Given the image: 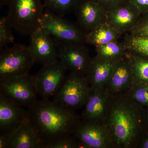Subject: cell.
I'll return each instance as SVG.
<instances>
[{
	"label": "cell",
	"mask_w": 148,
	"mask_h": 148,
	"mask_svg": "<svg viewBox=\"0 0 148 148\" xmlns=\"http://www.w3.org/2000/svg\"><path fill=\"white\" fill-rule=\"evenodd\" d=\"M28 119L44 148L49 143L73 134L81 120L75 111L49 99L37 101L28 108Z\"/></svg>",
	"instance_id": "obj_1"
},
{
	"label": "cell",
	"mask_w": 148,
	"mask_h": 148,
	"mask_svg": "<svg viewBox=\"0 0 148 148\" xmlns=\"http://www.w3.org/2000/svg\"><path fill=\"white\" fill-rule=\"evenodd\" d=\"M141 106L127 94L111 96L104 123L110 135L114 148L138 146L143 121Z\"/></svg>",
	"instance_id": "obj_2"
},
{
	"label": "cell",
	"mask_w": 148,
	"mask_h": 148,
	"mask_svg": "<svg viewBox=\"0 0 148 148\" xmlns=\"http://www.w3.org/2000/svg\"><path fill=\"white\" fill-rule=\"evenodd\" d=\"M7 16L12 29L22 35H31L40 28L45 8L40 0H9Z\"/></svg>",
	"instance_id": "obj_3"
},
{
	"label": "cell",
	"mask_w": 148,
	"mask_h": 148,
	"mask_svg": "<svg viewBox=\"0 0 148 148\" xmlns=\"http://www.w3.org/2000/svg\"><path fill=\"white\" fill-rule=\"evenodd\" d=\"M40 28L57 43L86 44L87 33L77 23L58 15L46 8L41 21Z\"/></svg>",
	"instance_id": "obj_4"
},
{
	"label": "cell",
	"mask_w": 148,
	"mask_h": 148,
	"mask_svg": "<svg viewBox=\"0 0 148 148\" xmlns=\"http://www.w3.org/2000/svg\"><path fill=\"white\" fill-rule=\"evenodd\" d=\"M92 92L86 76L70 72L53 96V101L75 111L85 106Z\"/></svg>",
	"instance_id": "obj_5"
},
{
	"label": "cell",
	"mask_w": 148,
	"mask_h": 148,
	"mask_svg": "<svg viewBox=\"0 0 148 148\" xmlns=\"http://www.w3.org/2000/svg\"><path fill=\"white\" fill-rule=\"evenodd\" d=\"M0 50V80L29 74L36 63L29 46L16 43Z\"/></svg>",
	"instance_id": "obj_6"
},
{
	"label": "cell",
	"mask_w": 148,
	"mask_h": 148,
	"mask_svg": "<svg viewBox=\"0 0 148 148\" xmlns=\"http://www.w3.org/2000/svg\"><path fill=\"white\" fill-rule=\"evenodd\" d=\"M38 94L33 76L29 74L0 80V95L21 107L33 105Z\"/></svg>",
	"instance_id": "obj_7"
},
{
	"label": "cell",
	"mask_w": 148,
	"mask_h": 148,
	"mask_svg": "<svg viewBox=\"0 0 148 148\" xmlns=\"http://www.w3.org/2000/svg\"><path fill=\"white\" fill-rule=\"evenodd\" d=\"M68 70L58 59L52 64L43 66L33 76L38 94L42 99H49L55 95L63 84Z\"/></svg>",
	"instance_id": "obj_8"
},
{
	"label": "cell",
	"mask_w": 148,
	"mask_h": 148,
	"mask_svg": "<svg viewBox=\"0 0 148 148\" xmlns=\"http://www.w3.org/2000/svg\"><path fill=\"white\" fill-rule=\"evenodd\" d=\"M58 59L70 72L86 76L92 58L86 44L57 43Z\"/></svg>",
	"instance_id": "obj_9"
},
{
	"label": "cell",
	"mask_w": 148,
	"mask_h": 148,
	"mask_svg": "<svg viewBox=\"0 0 148 148\" xmlns=\"http://www.w3.org/2000/svg\"><path fill=\"white\" fill-rule=\"evenodd\" d=\"M73 135L86 148H114L110 135L104 123L81 121Z\"/></svg>",
	"instance_id": "obj_10"
},
{
	"label": "cell",
	"mask_w": 148,
	"mask_h": 148,
	"mask_svg": "<svg viewBox=\"0 0 148 148\" xmlns=\"http://www.w3.org/2000/svg\"><path fill=\"white\" fill-rule=\"evenodd\" d=\"M29 46L36 63L45 66L58 60V48L55 40L41 28L30 35Z\"/></svg>",
	"instance_id": "obj_11"
},
{
	"label": "cell",
	"mask_w": 148,
	"mask_h": 148,
	"mask_svg": "<svg viewBox=\"0 0 148 148\" xmlns=\"http://www.w3.org/2000/svg\"><path fill=\"white\" fill-rule=\"evenodd\" d=\"M142 14L125 0L115 8L107 12L106 22L122 35L129 34L138 24Z\"/></svg>",
	"instance_id": "obj_12"
},
{
	"label": "cell",
	"mask_w": 148,
	"mask_h": 148,
	"mask_svg": "<svg viewBox=\"0 0 148 148\" xmlns=\"http://www.w3.org/2000/svg\"><path fill=\"white\" fill-rule=\"evenodd\" d=\"M135 76L127 55L115 65L106 88L112 96L127 94L135 83Z\"/></svg>",
	"instance_id": "obj_13"
},
{
	"label": "cell",
	"mask_w": 148,
	"mask_h": 148,
	"mask_svg": "<svg viewBox=\"0 0 148 148\" xmlns=\"http://www.w3.org/2000/svg\"><path fill=\"white\" fill-rule=\"evenodd\" d=\"M107 12L93 0H79L74 12L77 24L88 33L106 22Z\"/></svg>",
	"instance_id": "obj_14"
},
{
	"label": "cell",
	"mask_w": 148,
	"mask_h": 148,
	"mask_svg": "<svg viewBox=\"0 0 148 148\" xmlns=\"http://www.w3.org/2000/svg\"><path fill=\"white\" fill-rule=\"evenodd\" d=\"M111 95L106 87L93 90L85 105L82 120L91 122L104 123Z\"/></svg>",
	"instance_id": "obj_15"
},
{
	"label": "cell",
	"mask_w": 148,
	"mask_h": 148,
	"mask_svg": "<svg viewBox=\"0 0 148 148\" xmlns=\"http://www.w3.org/2000/svg\"><path fill=\"white\" fill-rule=\"evenodd\" d=\"M27 119V110L0 95V135L10 134Z\"/></svg>",
	"instance_id": "obj_16"
},
{
	"label": "cell",
	"mask_w": 148,
	"mask_h": 148,
	"mask_svg": "<svg viewBox=\"0 0 148 148\" xmlns=\"http://www.w3.org/2000/svg\"><path fill=\"white\" fill-rule=\"evenodd\" d=\"M119 59L105 58L97 55L92 58L86 76L92 91L106 87L115 65Z\"/></svg>",
	"instance_id": "obj_17"
},
{
	"label": "cell",
	"mask_w": 148,
	"mask_h": 148,
	"mask_svg": "<svg viewBox=\"0 0 148 148\" xmlns=\"http://www.w3.org/2000/svg\"><path fill=\"white\" fill-rule=\"evenodd\" d=\"M9 148H44L29 120L24 121L10 134Z\"/></svg>",
	"instance_id": "obj_18"
},
{
	"label": "cell",
	"mask_w": 148,
	"mask_h": 148,
	"mask_svg": "<svg viewBox=\"0 0 148 148\" xmlns=\"http://www.w3.org/2000/svg\"><path fill=\"white\" fill-rule=\"evenodd\" d=\"M122 36L106 22H104L87 33L86 44L98 47L112 41L119 40Z\"/></svg>",
	"instance_id": "obj_19"
},
{
	"label": "cell",
	"mask_w": 148,
	"mask_h": 148,
	"mask_svg": "<svg viewBox=\"0 0 148 148\" xmlns=\"http://www.w3.org/2000/svg\"><path fill=\"white\" fill-rule=\"evenodd\" d=\"M127 56L132 66L135 82L148 84V57L128 50Z\"/></svg>",
	"instance_id": "obj_20"
},
{
	"label": "cell",
	"mask_w": 148,
	"mask_h": 148,
	"mask_svg": "<svg viewBox=\"0 0 148 148\" xmlns=\"http://www.w3.org/2000/svg\"><path fill=\"white\" fill-rule=\"evenodd\" d=\"M96 55L111 59H120L126 56L127 49L123 42L112 41L104 45L95 47Z\"/></svg>",
	"instance_id": "obj_21"
},
{
	"label": "cell",
	"mask_w": 148,
	"mask_h": 148,
	"mask_svg": "<svg viewBox=\"0 0 148 148\" xmlns=\"http://www.w3.org/2000/svg\"><path fill=\"white\" fill-rule=\"evenodd\" d=\"M127 50L148 57V37L127 34L123 40Z\"/></svg>",
	"instance_id": "obj_22"
},
{
	"label": "cell",
	"mask_w": 148,
	"mask_h": 148,
	"mask_svg": "<svg viewBox=\"0 0 148 148\" xmlns=\"http://www.w3.org/2000/svg\"><path fill=\"white\" fill-rule=\"evenodd\" d=\"M79 0H44L46 8L61 16L74 12Z\"/></svg>",
	"instance_id": "obj_23"
},
{
	"label": "cell",
	"mask_w": 148,
	"mask_h": 148,
	"mask_svg": "<svg viewBox=\"0 0 148 148\" xmlns=\"http://www.w3.org/2000/svg\"><path fill=\"white\" fill-rule=\"evenodd\" d=\"M127 94L140 106L148 107V84L135 82Z\"/></svg>",
	"instance_id": "obj_24"
},
{
	"label": "cell",
	"mask_w": 148,
	"mask_h": 148,
	"mask_svg": "<svg viewBox=\"0 0 148 148\" xmlns=\"http://www.w3.org/2000/svg\"><path fill=\"white\" fill-rule=\"evenodd\" d=\"M12 27L7 16H3L0 19V49L7 47L9 44L13 43L14 36Z\"/></svg>",
	"instance_id": "obj_25"
},
{
	"label": "cell",
	"mask_w": 148,
	"mask_h": 148,
	"mask_svg": "<svg viewBox=\"0 0 148 148\" xmlns=\"http://www.w3.org/2000/svg\"><path fill=\"white\" fill-rule=\"evenodd\" d=\"M76 140L73 135H69L48 144L45 148H76Z\"/></svg>",
	"instance_id": "obj_26"
},
{
	"label": "cell",
	"mask_w": 148,
	"mask_h": 148,
	"mask_svg": "<svg viewBox=\"0 0 148 148\" xmlns=\"http://www.w3.org/2000/svg\"><path fill=\"white\" fill-rule=\"evenodd\" d=\"M129 34L148 37V13L142 14L138 24Z\"/></svg>",
	"instance_id": "obj_27"
},
{
	"label": "cell",
	"mask_w": 148,
	"mask_h": 148,
	"mask_svg": "<svg viewBox=\"0 0 148 148\" xmlns=\"http://www.w3.org/2000/svg\"><path fill=\"white\" fill-rule=\"evenodd\" d=\"M107 11L115 8L125 0H93Z\"/></svg>",
	"instance_id": "obj_28"
},
{
	"label": "cell",
	"mask_w": 148,
	"mask_h": 148,
	"mask_svg": "<svg viewBox=\"0 0 148 148\" xmlns=\"http://www.w3.org/2000/svg\"><path fill=\"white\" fill-rule=\"evenodd\" d=\"M141 14L148 13V0H128Z\"/></svg>",
	"instance_id": "obj_29"
},
{
	"label": "cell",
	"mask_w": 148,
	"mask_h": 148,
	"mask_svg": "<svg viewBox=\"0 0 148 148\" xmlns=\"http://www.w3.org/2000/svg\"><path fill=\"white\" fill-rule=\"evenodd\" d=\"M10 134L0 135V148H9Z\"/></svg>",
	"instance_id": "obj_30"
},
{
	"label": "cell",
	"mask_w": 148,
	"mask_h": 148,
	"mask_svg": "<svg viewBox=\"0 0 148 148\" xmlns=\"http://www.w3.org/2000/svg\"><path fill=\"white\" fill-rule=\"evenodd\" d=\"M140 147L148 148V137L143 140L141 145H140Z\"/></svg>",
	"instance_id": "obj_31"
},
{
	"label": "cell",
	"mask_w": 148,
	"mask_h": 148,
	"mask_svg": "<svg viewBox=\"0 0 148 148\" xmlns=\"http://www.w3.org/2000/svg\"><path fill=\"white\" fill-rule=\"evenodd\" d=\"M9 0H0V8L1 9L5 5H7Z\"/></svg>",
	"instance_id": "obj_32"
},
{
	"label": "cell",
	"mask_w": 148,
	"mask_h": 148,
	"mask_svg": "<svg viewBox=\"0 0 148 148\" xmlns=\"http://www.w3.org/2000/svg\"><path fill=\"white\" fill-rule=\"evenodd\" d=\"M147 125H148V112L147 113Z\"/></svg>",
	"instance_id": "obj_33"
}]
</instances>
